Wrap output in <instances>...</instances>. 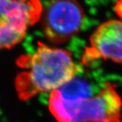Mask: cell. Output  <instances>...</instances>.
I'll return each mask as SVG.
<instances>
[{
    "mask_svg": "<svg viewBox=\"0 0 122 122\" xmlns=\"http://www.w3.org/2000/svg\"><path fill=\"white\" fill-rule=\"evenodd\" d=\"M48 106L57 122H122V99L110 82L93 95L90 85L76 76L50 93Z\"/></svg>",
    "mask_w": 122,
    "mask_h": 122,
    "instance_id": "obj_1",
    "label": "cell"
},
{
    "mask_svg": "<svg viewBox=\"0 0 122 122\" xmlns=\"http://www.w3.org/2000/svg\"><path fill=\"white\" fill-rule=\"evenodd\" d=\"M18 64L22 71L16 77L15 87L22 100L50 93L73 79L79 71L71 52L41 42L33 53L21 57Z\"/></svg>",
    "mask_w": 122,
    "mask_h": 122,
    "instance_id": "obj_2",
    "label": "cell"
},
{
    "mask_svg": "<svg viewBox=\"0 0 122 122\" xmlns=\"http://www.w3.org/2000/svg\"><path fill=\"white\" fill-rule=\"evenodd\" d=\"M40 20L45 38L53 44H63L80 32L85 13L77 0H49Z\"/></svg>",
    "mask_w": 122,
    "mask_h": 122,
    "instance_id": "obj_3",
    "label": "cell"
},
{
    "mask_svg": "<svg viewBox=\"0 0 122 122\" xmlns=\"http://www.w3.org/2000/svg\"><path fill=\"white\" fill-rule=\"evenodd\" d=\"M43 9L41 0H0V50L19 44Z\"/></svg>",
    "mask_w": 122,
    "mask_h": 122,
    "instance_id": "obj_4",
    "label": "cell"
},
{
    "mask_svg": "<svg viewBox=\"0 0 122 122\" xmlns=\"http://www.w3.org/2000/svg\"><path fill=\"white\" fill-rule=\"evenodd\" d=\"M96 60L122 64V21L119 19L104 21L91 33L82 63L88 65Z\"/></svg>",
    "mask_w": 122,
    "mask_h": 122,
    "instance_id": "obj_5",
    "label": "cell"
},
{
    "mask_svg": "<svg viewBox=\"0 0 122 122\" xmlns=\"http://www.w3.org/2000/svg\"><path fill=\"white\" fill-rule=\"evenodd\" d=\"M115 13L118 17V19L122 21V0H117L114 5Z\"/></svg>",
    "mask_w": 122,
    "mask_h": 122,
    "instance_id": "obj_6",
    "label": "cell"
}]
</instances>
